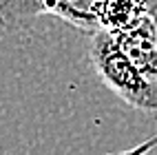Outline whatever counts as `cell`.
<instances>
[{"label": "cell", "mask_w": 157, "mask_h": 155, "mask_svg": "<svg viewBox=\"0 0 157 155\" xmlns=\"http://www.w3.org/2000/svg\"><path fill=\"white\" fill-rule=\"evenodd\" d=\"M157 0H106L102 11V29L122 31L144 18H155Z\"/></svg>", "instance_id": "4"}, {"label": "cell", "mask_w": 157, "mask_h": 155, "mask_svg": "<svg viewBox=\"0 0 157 155\" xmlns=\"http://www.w3.org/2000/svg\"><path fill=\"white\" fill-rule=\"evenodd\" d=\"M155 25H157V14H155ZM157 146V133L155 135H151L148 140H144L142 144H137L135 149H128V151H124L122 155H146L148 151H153Z\"/></svg>", "instance_id": "5"}, {"label": "cell", "mask_w": 157, "mask_h": 155, "mask_svg": "<svg viewBox=\"0 0 157 155\" xmlns=\"http://www.w3.org/2000/svg\"><path fill=\"white\" fill-rule=\"evenodd\" d=\"M89 60L100 82L124 104L142 113H157V80L146 78L126 58L111 31L91 33Z\"/></svg>", "instance_id": "1"}, {"label": "cell", "mask_w": 157, "mask_h": 155, "mask_svg": "<svg viewBox=\"0 0 157 155\" xmlns=\"http://www.w3.org/2000/svg\"><path fill=\"white\" fill-rule=\"evenodd\" d=\"M106 0H0V29L20 31L42 16H56L86 33L102 29Z\"/></svg>", "instance_id": "2"}, {"label": "cell", "mask_w": 157, "mask_h": 155, "mask_svg": "<svg viewBox=\"0 0 157 155\" xmlns=\"http://www.w3.org/2000/svg\"><path fill=\"white\" fill-rule=\"evenodd\" d=\"M117 47L146 78L157 80V25L155 18H144L122 31H111Z\"/></svg>", "instance_id": "3"}]
</instances>
